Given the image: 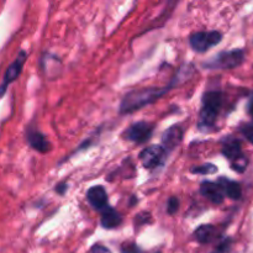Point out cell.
<instances>
[{
	"instance_id": "30bf717a",
	"label": "cell",
	"mask_w": 253,
	"mask_h": 253,
	"mask_svg": "<svg viewBox=\"0 0 253 253\" xmlns=\"http://www.w3.org/2000/svg\"><path fill=\"white\" fill-rule=\"evenodd\" d=\"M200 194L214 204H221L224 202V193L217 183L203 182L200 185Z\"/></svg>"
},
{
	"instance_id": "7402d4cb",
	"label": "cell",
	"mask_w": 253,
	"mask_h": 253,
	"mask_svg": "<svg viewBox=\"0 0 253 253\" xmlns=\"http://www.w3.org/2000/svg\"><path fill=\"white\" fill-rule=\"evenodd\" d=\"M67 187H68V185H67L66 182L59 183V184L56 185V192L59 193V194H61V195H63L64 193L67 192Z\"/></svg>"
},
{
	"instance_id": "9c48e42d",
	"label": "cell",
	"mask_w": 253,
	"mask_h": 253,
	"mask_svg": "<svg viewBox=\"0 0 253 253\" xmlns=\"http://www.w3.org/2000/svg\"><path fill=\"white\" fill-rule=\"evenodd\" d=\"M86 199H88L89 204L94 208V209L103 211L105 208H108V194H106L105 189L101 185H95L91 187L86 193Z\"/></svg>"
},
{
	"instance_id": "5b68a950",
	"label": "cell",
	"mask_w": 253,
	"mask_h": 253,
	"mask_svg": "<svg viewBox=\"0 0 253 253\" xmlns=\"http://www.w3.org/2000/svg\"><path fill=\"white\" fill-rule=\"evenodd\" d=\"M166 155L167 152L162 146H150L140 153V161L143 167L147 169H153L160 167L165 162Z\"/></svg>"
},
{
	"instance_id": "44dd1931",
	"label": "cell",
	"mask_w": 253,
	"mask_h": 253,
	"mask_svg": "<svg viewBox=\"0 0 253 253\" xmlns=\"http://www.w3.org/2000/svg\"><path fill=\"white\" fill-rule=\"evenodd\" d=\"M244 133L245 136H246L247 140L253 143V124H251V125H247L246 127L244 128Z\"/></svg>"
},
{
	"instance_id": "ffe728a7",
	"label": "cell",
	"mask_w": 253,
	"mask_h": 253,
	"mask_svg": "<svg viewBox=\"0 0 253 253\" xmlns=\"http://www.w3.org/2000/svg\"><path fill=\"white\" fill-rule=\"evenodd\" d=\"M121 253H142L135 244H125L121 247Z\"/></svg>"
},
{
	"instance_id": "ba28073f",
	"label": "cell",
	"mask_w": 253,
	"mask_h": 253,
	"mask_svg": "<svg viewBox=\"0 0 253 253\" xmlns=\"http://www.w3.org/2000/svg\"><path fill=\"white\" fill-rule=\"evenodd\" d=\"M184 131L179 125L170 126L162 136V147L165 148L166 152L173 151L183 140Z\"/></svg>"
},
{
	"instance_id": "9a60e30c",
	"label": "cell",
	"mask_w": 253,
	"mask_h": 253,
	"mask_svg": "<svg viewBox=\"0 0 253 253\" xmlns=\"http://www.w3.org/2000/svg\"><path fill=\"white\" fill-rule=\"evenodd\" d=\"M194 237L200 244H209L215 237V227L211 225H202L195 230Z\"/></svg>"
},
{
	"instance_id": "603a6c76",
	"label": "cell",
	"mask_w": 253,
	"mask_h": 253,
	"mask_svg": "<svg viewBox=\"0 0 253 253\" xmlns=\"http://www.w3.org/2000/svg\"><path fill=\"white\" fill-rule=\"evenodd\" d=\"M249 113H250V115H251L253 118V99H252V101L250 103V105H249Z\"/></svg>"
},
{
	"instance_id": "8992f818",
	"label": "cell",
	"mask_w": 253,
	"mask_h": 253,
	"mask_svg": "<svg viewBox=\"0 0 253 253\" xmlns=\"http://www.w3.org/2000/svg\"><path fill=\"white\" fill-rule=\"evenodd\" d=\"M153 133V125L151 124L145 123V121H140V123H136L133 125H131L130 127L126 130L125 132V138L128 141H132L135 143H143L146 141L150 140V137Z\"/></svg>"
},
{
	"instance_id": "52a82bcc",
	"label": "cell",
	"mask_w": 253,
	"mask_h": 253,
	"mask_svg": "<svg viewBox=\"0 0 253 253\" xmlns=\"http://www.w3.org/2000/svg\"><path fill=\"white\" fill-rule=\"evenodd\" d=\"M26 57H27L26 52L20 51L19 56L16 57V59H15V61L10 64L9 68L6 69L4 79H2V83H1V85H0V96L4 95L5 91H6V89H7V86H9V84H11L12 82L16 81L17 77L20 76L22 66H24L25 61H26Z\"/></svg>"
},
{
	"instance_id": "3957f363",
	"label": "cell",
	"mask_w": 253,
	"mask_h": 253,
	"mask_svg": "<svg viewBox=\"0 0 253 253\" xmlns=\"http://www.w3.org/2000/svg\"><path fill=\"white\" fill-rule=\"evenodd\" d=\"M245 59V52L242 49H232V51L222 52L210 62L204 64V67L210 69H232L242 64Z\"/></svg>"
},
{
	"instance_id": "d6986e66",
	"label": "cell",
	"mask_w": 253,
	"mask_h": 253,
	"mask_svg": "<svg viewBox=\"0 0 253 253\" xmlns=\"http://www.w3.org/2000/svg\"><path fill=\"white\" fill-rule=\"evenodd\" d=\"M151 214L150 212H140L138 215H136V219H135V225L136 226H142V225L145 224H148V222H151Z\"/></svg>"
},
{
	"instance_id": "e0dca14e",
	"label": "cell",
	"mask_w": 253,
	"mask_h": 253,
	"mask_svg": "<svg viewBox=\"0 0 253 253\" xmlns=\"http://www.w3.org/2000/svg\"><path fill=\"white\" fill-rule=\"evenodd\" d=\"M247 165H249V161H247V158L242 155V156H240L239 158H236V160L232 161L231 167H232V169L236 170V172L242 173L246 170Z\"/></svg>"
},
{
	"instance_id": "ac0fdd59",
	"label": "cell",
	"mask_w": 253,
	"mask_h": 253,
	"mask_svg": "<svg viewBox=\"0 0 253 253\" xmlns=\"http://www.w3.org/2000/svg\"><path fill=\"white\" fill-rule=\"evenodd\" d=\"M178 209H179V200H178V198L175 197H172L168 199V203H167V212L169 215H173L175 214V212L178 211Z\"/></svg>"
},
{
	"instance_id": "6da1fadb",
	"label": "cell",
	"mask_w": 253,
	"mask_h": 253,
	"mask_svg": "<svg viewBox=\"0 0 253 253\" xmlns=\"http://www.w3.org/2000/svg\"><path fill=\"white\" fill-rule=\"evenodd\" d=\"M173 85L163 86V88H143L131 90L124 96L120 104L121 114H131L155 103L160 98H162Z\"/></svg>"
},
{
	"instance_id": "4fadbf2b",
	"label": "cell",
	"mask_w": 253,
	"mask_h": 253,
	"mask_svg": "<svg viewBox=\"0 0 253 253\" xmlns=\"http://www.w3.org/2000/svg\"><path fill=\"white\" fill-rule=\"evenodd\" d=\"M219 187L221 188L222 193L226 194L230 199L232 200H239L242 195V190H241V185L239 184L237 182H234V180H230L227 178L221 177L217 182Z\"/></svg>"
},
{
	"instance_id": "8fae6325",
	"label": "cell",
	"mask_w": 253,
	"mask_h": 253,
	"mask_svg": "<svg viewBox=\"0 0 253 253\" xmlns=\"http://www.w3.org/2000/svg\"><path fill=\"white\" fill-rule=\"evenodd\" d=\"M27 142L34 150L41 153H46L51 147L46 136L40 132L39 130H34V128H29V131H27Z\"/></svg>"
},
{
	"instance_id": "7a4b0ae2",
	"label": "cell",
	"mask_w": 253,
	"mask_h": 253,
	"mask_svg": "<svg viewBox=\"0 0 253 253\" xmlns=\"http://www.w3.org/2000/svg\"><path fill=\"white\" fill-rule=\"evenodd\" d=\"M222 104L220 91H208L203 95V108L200 111L199 127L208 128L214 126Z\"/></svg>"
},
{
	"instance_id": "5bb4252c",
	"label": "cell",
	"mask_w": 253,
	"mask_h": 253,
	"mask_svg": "<svg viewBox=\"0 0 253 253\" xmlns=\"http://www.w3.org/2000/svg\"><path fill=\"white\" fill-rule=\"evenodd\" d=\"M222 155L226 158H229L230 161L239 158L240 156H242L241 142L237 138L227 137L226 140H224V143H222Z\"/></svg>"
},
{
	"instance_id": "2e32d148",
	"label": "cell",
	"mask_w": 253,
	"mask_h": 253,
	"mask_svg": "<svg viewBox=\"0 0 253 253\" xmlns=\"http://www.w3.org/2000/svg\"><path fill=\"white\" fill-rule=\"evenodd\" d=\"M217 172V167L215 165H211V163H205L203 166H198V167H194L192 169V173H195V174H214V173Z\"/></svg>"
},
{
	"instance_id": "7c38bea8",
	"label": "cell",
	"mask_w": 253,
	"mask_h": 253,
	"mask_svg": "<svg viewBox=\"0 0 253 253\" xmlns=\"http://www.w3.org/2000/svg\"><path fill=\"white\" fill-rule=\"evenodd\" d=\"M121 221H123V217H121L120 212H119L118 210L114 209V208L108 207L101 211L100 224L104 229H115V227L120 226Z\"/></svg>"
},
{
	"instance_id": "277c9868",
	"label": "cell",
	"mask_w": 253,
	"mask_h": 253,
	"mask_svg": "<svg viewBox=\"0 0 253 253\" xmlns=\"http://www.w3.org/2000/svg\"><path fill=\"white\" fill-rule=\"evenodd\" d=\"M221 39L222 35L219 31H198L190 36L189 43L194 51L203 53V52H207L210 47L219 44Z\"/></svg>"
}]
</instances>
